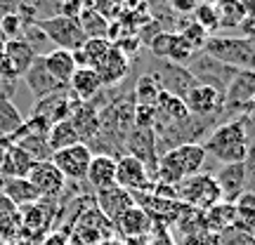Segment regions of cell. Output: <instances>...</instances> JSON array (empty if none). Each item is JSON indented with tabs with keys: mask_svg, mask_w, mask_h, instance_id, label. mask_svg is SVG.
I'll list each match as a JSON object with an SVG mask.
<instances>
[{
	"mask_svg": "<svg viewBox=\"0 0 255 245\" xmlns=\"http://www.w3.org/2000/svg\"><path fill=\"white\" fill-rule=\"evenodd\" d=\"M26 87L31 90V94L36 99H43L47 94H55V92H62V90H69V85H62L59 81H55L50 73H47L45 64H43V55H38L33 59V64L28 66V71L21 76Z\"/></svg>",
	"mask_w": 255,
	"mask_h": 245,
	"instance_id": "9a60e30c",
	"label": "cell"
},
{
	"mask_svg": "<svg viewBox=\"0 0 255 245\" xmlns=\"http://www.w3.org/2000/svg\"><path fill=\"white\" fill-rule=\"evenodd\" d=\"M241 116H244V118H246L248 123H251V125L255 127V97H253V101L248 104L246 109H244V113H241Z\"/></svg>",
	"mask_w": 255,
	"mask_h": 245,
	"instance_id": "c3c4849f",
	"label": "cell"
},
{
	"mask_svg": "<svg viewBox=\"0 0 255 245\" xmlns=\"http://www.w3.org/2000/svg\"><path fill=\"white\" fill-rule=\"evenodd\" d=\"M52 163L57 165V170L64 174V179H71V182H85V174H88V165L92 161V151L85 144H76L62 151H55Z\"/></svg>",
	"mask_w": 255,
	"mask_h": 245,
	"instance_id": "9c48e42d",
	"label": "cell"
},
{
	"mask_svg": "<svg viewBox=\"0 0 255 245\" xmlns=\"http://www.w3.org/2000/svg\"><path fill=\"white\" fill-rule=\"evenodd\" d=\"M255 97V69H239L225 90V116L237 118Z\"/></svg>",
	"mask_w": 255,
	"mask_h": 245,
	"instance_id": "8992f818",
	"label": "cell"
},
{
	"mask_svg": "<svg viewBox=\"0 0 255 245\" xmlns=\"http://www.w3.org/2000/svg\"><path fill=\"white\" fill-rule=\"evenodd\" d=\"M85 182L90 184L95 191L116 184V156L92 154V161H90V165H88V174H85Z\"/></svg>",
	"mask_w": 255,
	"mask_h": 245,
	"instance_id": "ffe728a7",
	"label": "cell"
},
{
	"mask_svg": "<svg viewBox=\"0 0 255 245\" xmlns=\"http://www.w3.org/2000/svg\"><path fill=\"white\" fill-rule=\"evenodd\" d=\"M43 64H45L47 73L59 81L62 85H69L73 71H76V62H73L71 50H62V47H55L43 55Z\"/></svg>",
	"mask_w": 255,
	"mask_h": 245,
	"instance_id": "d4e9b609",
	"label": "cell"
},
{
	"mask_svg": "<svg viewBox=\"0 0 255 245\" xmlns=\"http://www.w3.org/2000/svg\"><path fill=\"white\" fill-rule=\"evenodd\" d=\"M194 55H196V52L189 47V43L175 31L173 40H170V50H168V59H165V62H173V64H177V66H187Z\"/></svg>",
	"mask_w": 255,
	"mask_h": 245,
	"instance_id": "8d00e7d4",
	"label": "cell"
},
{
	"mask_svg": "<svg viewBox=\"0 0 255 245\" xmlns=\"http://www.w3.org/2000/svg\"><path fill=\"white\" fill-rule=\"evenodd\" d=\"M95 71L100 76L102 87H114V85H119L128 76V71H130V59H128L116 45H111L109 55L95 66Z\"/></svg>",
	"mask_w": 255,
	"mask_h": 245,
	"instance_id": "ac0fdd59",
	"label": "cell"
},
{
	"mask_svg": "<svg viewBox=\"0 0 255 245\" xmlns=\"http://www.w3.org/2000/svg\"><path fill=\"white\" fill-rule=\"evenodd\" d=\"M255 132V127L248 123L244 116L222 120L213 132H210L201 144L206 154L213 156L218 163H244L248 151V139Z\"/></svg>",
	"mask_w": 255,
	"mask_h": 245,
	"instance_id": "6da1fadb",
	"label": "cell"
},
{
	"mask_svg": "<svg viewBox=\"0 0 255 245\" xmlns=\"http://www.w3.org/2000/svg\"><path fill=\"white\" fill-rule=\"evenodd\" d=\"M187 71L194 76L196 82L210 85V87H215L218 92L225 94L229 81L234 78V73H237L239 69L218 62V59H213V57L206 55V52H196V55L191 57V62L187 64Z\"/></svg>",
	"mask_w": 255,
	"mask_h": 245,
	"instance_id": "277c9868",
	"label": "cell"
},
{
	"mask_svg": "<svg viewBox=\"0 0 255 245\" xmlns=\"http://www.w3.org/2000/svg\"><path fill=\"white\" fill-rule=\"evenodd\" d=\"M24 236V224H21V210L0 193V238L5 241V245L17 243Z\"/></svg>",
	"mask_w": 255,
	"mask_h": 245,
	"instance_id": "44dd1931",
	"label": "cell"
},
{
	"mask_svg": "<svg viewBox=\"0 0 255 245\" xmlns=\"http://www.w3.org/2000/svg\"><path fill=\"white\" fill-rule=\"evenodd\" d=\"M165 2H168V7L173 9L175 14L189 17V14H194V9L199 7L201 0H165Z\"/></svg>",
	"mask_w": 255,
	"mask_h": 245,
	"instance_id": "bcb514c9",
	"label": "cell"
},
{
	"mask_svg": "<svg viewBox=\"0 0 255 245\" xmlns=\"http://www.w3.org/2000/svg\"><path fill=\"white\" fill-rule=\"evenodd\" d=\"M156 125V109L146 106V104H135V113H132V127H144V130H154Z\"/></svg>",
	"mask_w": 255,
	"mask_h": 245,
	"instance_id": "b9f144b4",
	"label": "cell"
},
{
	"mask_svg": "<svg viewBox=\"0 0 255 245\" xmlns=\"http://www.w3.org/2000/svg\"><path fill=\"white\" fill-rule=\"evenodd\" d=\"M76 144H81V139H78V132L73 130V125L69 120H59V123L50 125V130H47V146H50L52 154Z\"/></svg>",
	"mask_w": 255,
	"mask_h": 245,
	"instance_id": "1f68e13d",
	"label": "cell"
},
{
	"mask_svg": "<svg viewBox=\"0 0 255 245\" xmlns=\"http://www.w3.org/2000/svg\"><path fill=\"white\" fill-rule=\"evenodd\" d=\"M114 227L119 229L126 238L128 236H149L151 229H154V222H151V217L146 215V210L135 203L130 210L123 212V217H121Z\"/></svg>",
	"mask_w": 255,
	"mask_h": 245,
	"instance_id": "cb8c5ba5",
	"label": "cell"
},
{
	"mask_svg": "<svg viewBox=\"0 0 255 245\" xmlns=\"http://www.w3.org/2000/svg\"><path fill=\"white\" fill-rule=\"evenodd\" d=\"M121 245H149V238L146 236H128Z\"/></svg>",
	"mask_w": 255,
	"mask_h": 245,
	"instance_id": "681fc988",
	"label": "cell"
},
{
	"mask_svg": "<svg viewBox=\"0 0 255 245\" xmlns=\"http://www.w3.org/2000/svg\"><path fill=\"white\" fill-rule=\"evenodd\" d=\"M83 9H85V0H59V14L62 17H69L78 21Z\"/></svg>",
	"mask_w": 255,
	"mask_h": 245,
	"instance_id": "f6af8a7d",
	"label": "cell"
},
{
	"mask_svg": "<svg viewBox=\"0 0 255 245\" xmlns=\"http://www.w3.org/2000/svg\"><path fill=\"white\" fill-rule=\"evenodd\" d=\"M114 45L119 47L121 52H123V55H126L128 59L132 62V59L137 57V52H139V47H142V40H139V36H137V33H130V36L119 38Z\"/></svg>",
	"mask_w": 255,
	"mask_h": 245,
	"instance_id": "ee69618b",
	"label": "cell"
},
{
	"mask_svg": "<svg viewBox=\"0 0 255 245\" xmlns=\"http://www.w3.org/2000/svg\"><path fill=\"white\" fill-rule=\"evenodd\" d=\"M173 33L175 31H158L151 40H149V50L154 59H168V50H170V40H173Z\"/></svg>",
	"mask_w": 255,
	"mask_h": 245,
	"instance_id": "60d3db41",
	"label": "cell"
},
{
	"mask_svg": "<svg viewBox=\"0 0 255 245\" xmlns=\"http://www.w3.org/2000/svg\"><path fill=\"white\" fill-rule=\"evenodd\" d=\"M95 205L111 224H116L123 217V212L135 205V196L123 186H119V184H111V186L95 191Z\"/></svg>",
	"mask_w": 255,
	"mask_h": 245,
	"instance_id": "8fae6325",
	"label": "cell"
},
{
	"mask_svg": "<svg viewBox=\"0 0 255 245\" xmlns=\"http://www.w3.org/2000/svg\"><path fill=\"white\" fill-rule=\"evenodd\" d=\"M184 104H187V111L191 116H215V113H225V94L218 92L210 85H203V82H196L187 97H184Z\"/></svg>",
	"mask_w": 255,
	"mask_h": 245,
	"instance_id": "7c38bea8",
	"label": "cell"
},
{
	"mask_svg": "<svg viewBox=\"0 0 255 245\" xmlns=\"http://www.w3.org/2000/svg\"><path fill=\"white\" fill-rule=\"evenodd\" d=\"M151 76L158 81L161 90L170 92V94L180 97V99H184L187 92L196 85L194 76L187 71V66H177V64L163 62V59H154V73Z\"/></svg>",
	"mask_w": 255,
	"mask_h": 245,
	"instance_id": "ba28073f",
	"label": "cell"
},
{
	"mask_svg": "<svg viewBox=\"0 0 255 245\" xmlns=\"http://www.w3.org/2000/svg\"><path fill=\"white\" fill-rule=\"evenodd\" d=\"M161 85L151 73H142L137 76V82L132 87V97H135V104H146V106H154L158 94H161Z\"/></svg>",
	"mask_w": 255,
	"mask_h": 245,
	"instance_id": "d6a6232c",
	"label": "cell"
},
{
	"mask_svg": "<svg viewBox=\"0 0 255 245\" xmlns=\"http://www.w3.org/2000/svg\"><path fill=\"white\" fill-rule=\"evenodd\" d=\"M0 245H5V241H2V238H0Z\"/></svg>",
	"mask_w": 255,
	"mask_h": 245,
	"instance_id": "f907efd6",
	"label": "cell"
},
{
	"mask_svg": "<svg viewBox=\"0 0 255 245\" xmlns=\"http://www.w3.org/2000/svg\"><path fill=\"white\" fill-rule=\"evenodd\" d=\"M165 154L170 156L175 161V165L182 170L184 179L191 177V174L203 172V165H206V158H208L203 144H180L175 149H170V151H165Z\"/></svg>",
	"mask_w": 255,
	"mask_h": 245,
	"instance_id": "d6986e66",
	"label": "cell"
},
{
	"mask_svg": "<svg viewBox=\"0 0 255 245\" xmlns=\"http://www.w3.org/2000/svg\"><path fill=\"white\" fill-rule=\"evenodd\" d=\"M203 52L234 69H255V38L210 36Z\"/></svg>",
	"mask_w": 255,
	"mask_h": 245,
	"instance_id": "7a4b0ae2",
	"label": "cell"
},
{
	"mask_svg": "<svg viewBox=\"0 0 255 245\" xmlns=\"http://www.w3.org/2000/svg\"><path fill=\"white\" fill-rule=\"evenodd\" d=\"M0 40H5V38H2V33H0Z\"/></svg>",
	"mask_w": 255,
	"mask_h": 245,
	"instance_id": "816d5d0a",
	"label": "cell"
},
{
	"mask_svg": "<svg viewBox=\"0 0 255 245\" xmlns=\"http://www.w3.org/2000/svg\"><path fill=\"white\" fill-rule=\"evenodd\" d=\"M116 184L130 193H146L154 186V179L135 156L123 154L116 158Z\"/></svg>",
	"mask_w": 255,
	"mask_h": 245,
	"instance_id": "52a82bcc",
	"label": "cell"
},
{
	"mask_svg": "<svg viewBox=\"0 0 255 245\" xmlns=\"http://www.w3.org/2000/svg\"><path fill=\"white\" fill-rule=\"evenodd\" d=\"M232 229L255 236V191H244L234 200V227Z\"/></svg>",
	"mask_w": 255,
	"mask_h": 245,
	"instance_id": "4316f807",
	"label": "cell"
},
{
	"mask_svg": "<svg viewBox=\"0 0 255 245\" xmlns=\"http://www.w3.org/2000/svg\"><path fill=\"white\" fill-rule=\"evenodd\" d=\"M213 7H215V14H218L220 28H225V31L239 28L244 24V19L248 17L244 0H215Z\"/></svg>",
	"mask_w": 255,
	"mask_h": 245,
	"instance_id": "83f0119b",
	"label": "cell"
},
{
	"mask_svg": "<svg viewBox=\"0 0 255 245\" xmlns=\"http://www.w3.org/2000/svg\"><path fill=\"white\" fill-rule=\"evenodd\" d=\"M24 125L21 111L14 106V101L7 97H0V139H9L19 132V127Z\"/></svg>",
	"mask_w": 255,
	"mask_h": 245,
	"instance_id": "4dcf8cb0",
	"label": "cell"
},
{
	"mask_svg": "<svg viewBox=\"0 0 255 245\" xmlns=\"http://www.w3.org/2000/svg\"><path fill=\"white\" fill-rule=\"evenodd\" d=\"M40 245H69V236L62 234V231H52L40 241Z\"/></svg>",
	"mask_w": 255,
	"mask_h": 245,
	"instance_id": "7dc6e473",
	"label": "cell"
},
{
	"mask_svg": "<svg viewBox=\"0 0 255 245\" xmlns=\"http://www.w3.org/2000/svg\"><path fill=\"white\" fill-rule=\"evenodd\" d=\"M123 151L135 156L139 163L144 165L149 172H156V163H158V149H156V135L154 130H144V127H132L126 137V146Z\"/></svg>",
	"mask_w": 255,
	"mask_h": 245,
	"instance_id": "4fadbf2b",
	"label": "cell"
},
{
	"mask_svg": "<svg viewBox=\"0 0 255 245\" xmlns=\"http://www.w3.org/2000/svg\"><path fill=\"white\" fill-rule=\"evenodd\" d=\"M26 179L36 186L40 198L45 200H57L64 193V189H66V179L57 170V165L52 161H38V163H33L31 172L26 174Z\"/></svg>",
	"mask_w": 255,
	"mask_h": 245,
	"instance_id": "30bf717a",
	"label": "cell"
},
{
	"mask_svg": "<svg viewBox=\"0 0 255 245\" xmlns=\"http://www.w3.org/2000/svg\"><path fill=\"white\" fill-rule=\"evenodd\" d=\"M102 90H104V87H102L100 76H97V71L90 69V66L76 69L71 76V81H69V92H71L78 101H95V97H97Z\"/></svg>",
	"mask_w": 255,
	"mask_h": 245,
	"instance_id": "7402d4cb",
	"label": "cell"
},
{
	"mask_svg": "<svg viewBox=\"0 0 255 245\" xmlns=\"http://www.w3.org/2000/svg\"><path fill=\"white\" fill-rule=\"evenodd\" d=\"M73 99H76V97H73L69 90L47 94L43 99H36V106L31 109V116H38V118L47 120L50 125H52V123H59V120H66L69 118V111H71Z\"/></svg>",
	"mask_w": 255,
	"mask_h": 245,
	"instance_id": "2e32d148",
	"label": "cell"
},
{
	"mask_svg": "<svg viewBox=\"0 0 255 245\" xmlns=\"http://www.w3.org/2000/svg\"><path fill=\"white\" fill-rule=\"evenodd\" d=\"M21 31H24V19L19 17L17 12H7V14L0 17V33L5 40L21 38Z\"/></svg>",
	"mask_w": 255,
	"mask_h": 245,
	"instance_id": "ab89813d",
	"label": "cell"
},
{
	"mask_svg": "<svg viewBox=\"0 0 255 245\" xmlns=\"http://www.w3.org/2000/svg\"><path fill=\"white\" fill-rule=\"evenodd\" d=\"M111 45H114V43H111L109 38H88V40L83 43V47H81L83 55H85V59H88V66L95 69L104 57L109 55Z\"/></svg>",
	"mask_w": 255,
	"mask_h": 245,
	"instance_id": "e575fe53",
	"label": "cell"
},
{
	"mask_svg": "<svg viewBox=\"0 0 255 245\" xmlns=\"http://www.w3.org/2000/svg\"><path fill=\"white\" fill-rule=\"evenodd\" d=\"M215 245H255V236L253 234L237 231V229H229L225 234H220Z\"/></svg>",
	"mask_w": 255,
	"mask_h": 245,
	"instance_id": "7bdbcfd3",
	"label": "cell"
},
{
	"mask_svg": "<svg viewBox=\"0 0 255 245\" xmlns=\"http://www.w3.org/2000/svg\"><path fill=\"white\" fill-rule=\"evenodd\" d=\"M194 21L199 24L201 28H206L210 36H218L220 31V24H218V14H215V7L213 2H199V7L194 9Z\"/></svg>",
	"mask_w": 255,
	"mask_h": 245,
	"instance_id": "74e56055",
	"label": "cell"
},
{
	"mask_svg": "<svg viewBox=\"0 0 255 245\" xmlns=\"http://www.w3.org/2000/svg\"><path fill=\"white\" fill-rule=\"evenodd\" d=\"M175 189H177V200H180L182 205L199 210V212H206L208 208L218 205L220 200H222L220 186L210 172L191 174V177L182 179Z\"/></svg>",
	"mask_w": 255,
	"mask_h": 245,
	"instance_id": "3957f363",
	"label": "cell"
},
{
	"mask_svg": "<svg viewBox=\"0 0 255 245\" xmlns=\"http://www.w3.org/2000/svg\"><path fill=\"white\" fill-rule=\"evenodd\" d=\"M220 186L222 200L225 203H234V200L246 191V165L244 163H227L220 167L218 174H213Z\"/></svg>",
	"mask_w": 255,
	"mask_h": 245,
	"instance_id": "e0dca14e",
	"label": "cell"
},
{
	"mask_svg": "<svg viewBox=\"0 0 255 245\" xmlns=\"http://www.w3.org/2000/svg\"><path fill=\"white\" fill-rule=\"evenodd\" d=\"M69 123L73 125V130L78 132V139L81 144H90L92 139L100 132V113H97V106L92 101H78L73 99L71 111H69Z\"/></svg>",
	"mask_w": 255,
	"mask_h": 245,
	"instance_id": "5bb4252c",
	"label": "cell"
},
{
	"mask_svg": "<svg viewBox=\"0 0 255 245\" xmlns=\"http://www.w3.org/2000/svg\"><path fill=\"white\" fill-rule=\"evenodd\" d=\"M40 31L45 33V38L52 43L55 47H62V50H78L83 47V43L88 38L83 36L81 26L76 19H69V17H62V14H52V17H45V19H38L36 21Z\"/></svg>",
	"mask_w": 255,
	"mask_h": 245,
	"instance_id": "5b68a950",
	"label": "cell"
},
{
	"mask_svg": "<svg viewBox=\"0 0 255 245\" xmlns=\"http://www.w3.org/2000/svg\"><path fill=\"white\" fill-rule=\"evenodd\" d=\"M177 33L189 43V47L194 50V52H203V47H206V43H208V38H210L208 31L201 28L194 19H191V21H182V26H180Z\"/></svg>",
	"mask_w": 255,
	"mask_h": 245,
	"instance_id": "d590c367",
	"label": "cell"
},
{
	"mask_svg": "<svg viewBox=\"0 0 255 245\" xmlns=\"http://www.w3.org/2000/svg\"><path fill=\"white\" fill-rule=\"evenodd\" d=\"M2 196H7L19 210L33 205L40 200V193L36 191V186L28 182L26 177H14V179H5L2 182Z\"/></svg>",
	"mask_w": 255,
	"mask_h": 245,
	"instance_id": "484cf974",
	"label": "cell"
},
{
	"mask_svg": "<svg viewBox=\"0 0 255 245\" xmlns=\"http://www.w3.org/2000/svg\"><path fill=\"white\" fill-rule=\"evenodd\" d=\"M33 158L17 144H7L2 161H0V177L2 179H14V177H26L33 167Z\"/></svg>",
	"mask_w": 255,
	"mask_h": 245,
	"instance_id": "603a6c76",
	"label": "cell"
},
{
	"mask_svg": "<svg viewBox=\"0 0 255 245\" xmlns=\"http://www.w3.org/2000/svg\"><path fill=\"white\" fill-rule=\"evenodd\" d=\"M78 26H81L83 36L85 38H107V28H109V21L97 14L92 7H85L78 17Z\"/></svg>",
	"mask_w": 255,
	"mask_h": 245,
	"instance_id": "836d02e7",
	"label": "cell"
},
{
	"mask_svg": "<svg viewBox=\"0 0 255 245\" xmlns=\"http://www.w3.org/2000/svg\"><path fill=\"white\" fill-rule=\"evenodd\" d=\"M2 55L7 57L9 62L17 66L19 76H24V73L28 71V66L33 64V59H36V50L28 45L24 38H14V40H5V47H2Z\"/></svg>",
	"mask_w": 255,
	"mask_h": 245,
	"instance_id": "f546056e",
	"label": "cell"
},
{
	"mask_svg": "<svg viewBox=\"0 0 255 245\" xmlns=\"http://www.w3.org/2000/svg\"><path fill=\"white\" fill-rule=\"evenodd\" d=\"M203 227L213 231V234H225L234 227V203H225L220 200L218 205H213L203 212Z\"/></svg>",
	"mask_w": 255,
	"mask_h": 245,
	"instance_id": "f1b7e54d",
	"label": "cell"
},
{
	"mask_svg": "<svg viewBox=\"0 0 255 245\" xmlns=\"http://www.w3.org/2000/svg\"><path fill=\"white\" fill-rule=\"evenodd\" d=\"M88 7H92L97 14L107 19V21H114L123 14L126 9V0H88Z\"/></svg>",
	"mask_w": 255,
	"mask_h": 245,
	"instance_id": "f35d334b",
	"label": "cell"
}]
</instances>
